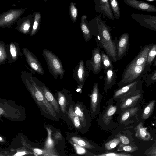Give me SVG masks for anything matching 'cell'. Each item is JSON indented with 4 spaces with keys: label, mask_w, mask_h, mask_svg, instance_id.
Masks as SVG:
<instances>
[{
    "label": "cell",
    "mask_w": 156,
    "mask_h": 156,
    "mask_svg": "<svg viewBox=\"0 0 156 156\" xmlns=\"http://www.w3.org/2000/svg\"><path fill=\"white\" fill-rule=\"evenodd\" d=\"M72 142L80 146L87 149H91L94 147L86 140L77 136L71 137Z\"/></svg>",
    "instance_id": "cell-27"
},
{
    "label": "cell",
    "mask_w": 156,
    "mask_h": 156,
    "mask_svg": "<svg viewBox=\"0 0 156 156\" xmlns=\"http://www.w3.org/2000/svg\"><path fill=\"white\" fill-rule=\"evenodd\" d=\"M73 144L76 152L79 154H84L86 153V150L84 147L80 146L75 143H71Z\"/></svg>",
    "instance_id": "cell-42"
},
{
    "label": "cell",
    "mask_w": 156,
    "mask_h": 156,
    "mask_svg": "<svg viewBox=\"0 0 156 156\" xmlns=\"http://www.w3.org/2000/svg\"><path fill=\"white\" fill-rule=\"evenodd\" d=\"M98 156H128L132 155L126 153H116L115 152H109L101 154L95 155Z\"/></svg>",
    "instance_id": "cell-40"
},
{
    "label": "cell",
    "mask_w": 156,
    "mask_h": 156,
    "mask_svg": "<svg viewBox=\"0 0 156 156\" xmlns=\"http://www.w3.org/2000/svg\"><path fill=\"white\" fill-rule=\"evenodd\" d=\"M115 73L112 67L107 69L106 72L105 82L107 84H111L114 78Z\"/></svg>",
    "instance_id": "cell-39"
},
{
    "label": "cell",
    "mask_w": 156,
    "mask_h": 156,
    "mask_svg": "<svg viewBox=\"0 0 156 156\" xmlns=\"http://www.w3.org/2000/svg\"><path fill=\"white\" fill-rule=\"evenodd\" d=\"M139 93H136L126 98L120 104V109L122 110L133 107L135 105L141 96Z\"/></svg>",
    "instance_id": "cell-16"
},
{
    "label": "cell",
    "mask_w": 156,
    "mask_h": 156,
    "mask_svg": "<svg viewBox=\"0 0 156 156\" xmlns=\"http://www.w3.org/2000/svg\"><path fill=\"white\" fill-rule=\"evenodd\" d=\"M69 11L71 20L75 23L77 17V9L73 2L70 3L69 8Z\"/></svg>",
    "instance_id": "cell-32"
},
{
    "label": "cell",
    "mask_w": 156,
    "mask_h": 156,
    "mask_svg": "<svg viewBox=\"0 0 156 156\" xmlns=\"http://www.w3.org/2000/svg\"><path fill=\"white\" fill-rule=\"evenodd\" d=\"M42 55L47 63L49 70L54 77L57 79L63 78L65 71L61 62L55 54L48 50L44 49Z\"/></svg>",
    "instance_id": "cell-4"
},
{
    "label": "cell",
    "mask_w": 156,
    "mask_h": 156,
    "mask_svg": "<svg viewBox=\"0 0 156 156\" xmlns=\"http://www.w3.org/2000/svg\"><path fill=\"white\" fill-rule=\"evenodd\" d=\"M101 61L105 69H108L112 67L111 62L108 56L103 52L101 51Z\"/></svg>",
    "instance_id": "cell-35"
},
{
    "label": "cell",
    "mask_w": 156,
    "mask_h": 156,
    "mask_svg": "<svg viewBox=\"0 0 156 156\" xmlns=\"http://www.w3.org/2000/svg\"><path fill=\"white\" fill-rule=\"evenodd\" d=\"M8 50V62L11 64L18 60L19 57L22 58L23 55L20 51L19 44L15 42H12L7 45Z\"/></svg>",
    "instance_id": "cell-13"
},
{
    "label": "cell",
    "mask_w": 156,
    "mask_h": 156,
    "mask_svg": "<svg viewBox=\"0 0 156 156\" xmlns=\"http://www.w3.org/2000/svg\"><path fill=\"white\" fill-rule=\"evenodd\" d=\"M95 4V10L98 13L114 20L115 18L110 4L109 0H94Z\"/></svg>",
    "instance_id": "cell-11"
},
{
    "label": "cell",
    "mask_w": 156,
    "mask_h": 156,
    "mask_svg": "<svg viewBox=\"0 0 156 156\" xmlns=\"http://www.w3.org/2000/svg\"><path fill=\"white\" fill-rule=\"evenodd\" d=\"M93 22L98 30L101 44L112 60L116 62L117 59L116 48L115 44L112 41L110 28L98 16L93 20Z\"/></svg>",
    "instance_id": "cell-2"
},
{
    "label": "cell",
    "mask_w": 156,
    "mask_h": 156,
    "mask_svg": "<svg viewBox=\"0 0 156 156\" xmlns=\"http://www.w3.org/2000/svg\"><path fill=\"white\" fill-rule=\"evenodd\" d=\"M41 18V15L40 13L38 12L35 13L32 28L30 33V36H34L37 32Z\"/></svg>",
    "instance_id": "cell-31"
},
{
    "label": "cell",
    "mask_w": 156,
    "mask_h": 156,
    "mask_svg": "<svg viewBox=\"0 0 156 156\" xmlns=\"http://www.w3.org/2000/svg\"><path fill=\"white\" fill-rule=\"evenodd\" d=\"M110 5L115 19L119 20L120 18V8L117 0H109Z\"/></svg>",
    "instance_id": "cell-28"
},
{
    "label": "cell",
    "mask_w": 156,
    "mask_h": 156,
    "mask_svg": "<svg viewBox=\"0 0 156 156\" xmlns=\"http://www.w3.org/2000/svg\"><path fill=\"white\" fill-rule=\"evenodd\" d=\"M135 136L139 139L144 141H147L151 139L150 133L147 131V127L143 126L142 122L137 125L136 128Z\"/></svg>",
    "instance_id": "cell-20"
},
{
    "label": "cell",
    "mask_w": 156,
    "mask_h": 156,
    "mask_svg": "<svg viewBox=\"0 0 156 156\" xmlns=\"http://www.w3.org/2000/svg\"><path fill=\"white\" fill-rule=\"evenodd\" d=\"M156 72H155L152 76V80H155L156 79Z\"/></svg>",
    "instance_id": "cell-46"
},
{
    "label": "cell",
    "mask_w": 156,
    "mask_h": 156,
    "mask_svg": "<svg viewBox=\"0 0 156 156\" xmlns=\"http://www.w3.org/2000/svg\"><path fill=\"white\" fill-rule=\"evenodd\" d=\"M22 53L25 56L27 63L31 69L38 74L43 75V69L35 56L26 48H23Z\"/></svg>",
    "instance_id": "cell-9"
},
{
    "label": "cell",
    "mask_w": 156,
    "mask_h": 156,
    "mask_svg": "<svg viewBox=\"0 0 156 156\" xmlns=\"http://www.w3.org/2000/svg\"><path fill=\"white\" fill-rule=\"evenodd\" d=\"M146 1H149V2H153V1H156V0H146Z\"/></svg>",
    "instance_id": "cell-47"
},
{
    "label": "cell",
    "mask_w": 156,
    "mask_h": 156,
    "mask_svg": "<svg viewBox=\"0 0 156 156\" xmlns=\"http://www.w3.org/2000/svg\"></svg>",
    "instance_id": "cell-50"
},
{
    "label": "cell",
    "mask_w": 156,
    "mask_h": 156,
    "mask_svg": "<svg viewBox=\"0 0 156 156\" xmlns=\"http://www.w3.org/2000/svg\"><path fill=\"white\" fill-rule=\"evenodd\" d=\"M47 130L48 131V136L46 144V148L50 150L52 148L53 143V141L51 137V131L48 129H47Z\"/></svg>",
    "instance_id": "cell-41"
},
{
    "label": "cell",
    "mask_w": 156,
    "mask_h": 156,
    "mask_svg": "<svg viewBox=\"0 0 156 156\" xmlns=\"http://www.w3.org/2000/svg\"><path fill=\"white\" fill-rule=\"evenodd\" d=\"M74 110L76 114L78 116L83 126H85L86 125V119L82 109L79 106L76 105Z\"/></svg>",
    "instance_id": "cell-33"
},
{
    "label": "cell",
    "mask_w": 156,
    "mask_h": 156,
    "mask_svg": "<svg viewBox=\"0 0 156 156\" xmlns=\"http://www.w3.org/2000/svg\"><path fill=\"white\" fill-rule=\"evenodd\" d=\"M87 17L86 15H83L82 16L80 28L85 40L86 41H88L91 38V35L89 29L85 22V20Z\"/></svg>",
    "instance_id": "cell-22"
},
{
    "label": "cell",
    "mask_w": 156,
    "mask_h": 156,
    "mask_svg": "<svg viewBox=\"0 0 156 156\" xmlns=\"http://www.w3.org/2000/svg\"><path fill=\"white\" fill-rule=\"evenodd\" d=\"M129 35L128 33L123 34L119 38L117 45V59L120 60L124 55L128 46Z\"/></svg>",
    "instance_id": "cell-14"
},
{
    "label": "cell",
    "mask_w": 156,
    "mask_h": 156,
    "mask_svg": "<svg viewBox=\"0 0 156 156\" xmlns=\"http://www.w3.org/2000/svg\"><path fill=\"white\" fill-rule=\"evenodd\" d=\"M119 138L120 142L122 144L124 145H128L129 144L130 141L129 139L126 136L124 135H121L119 136Z\"/></svg>",
    "instance_id": "cell-43"
},
{
    "label": "cell",
    "mask_w": 156,
    "mask_h": 156,
    "mask_svg": "<svg viewBox=\"0 0 156 156\" xmlns=\"http://www.w3.org/2000/svg\"><path fill=\"white\" fill-rule=\"evenodd\" d=\"M32 20L30 16L19 18L16 21V29L21 33L27 34L30 31L31 26Z\"/></svg>",
    "instance_id": "cell-15"
},
{
    "label": "cell",
    "mask_w": 156,
    "mask_h": 156,
    "mask_svg": "<svg viewBox=\"0 0 156 156\" xmlns=\"http://www.w3.org/2000/svg\"><path fill=\"white\" fill-rule=\"evenodd\" d=\"M92 60L93 71L97 73L101 69V54L97 48H94L92 51Z\"/></svg>",
    "instance_id": "cell-19"
},
{
    "label": "cell",
    "mask_w": 156,
    "mask_h": 156,
    "mask_svg": "<svg viewBox=\"0 0 156 156\" xmlns=\"http://www.w3.org/2000/svg\"><path fill=\"white\" fill-rule=\"evenodd\" d=\"M132 19L136 21L142 26L156 31V16L145 14L132 13Z\"/></svg>",
    "instance_id": "cell-8"
},
{
    "label": "cell",
    "mask_w": 156,
    "mask_h": 156,
    "mask_svg": "<svg viewBox=\"0 0 156 156\" xmlns=\"http://www.w3.org/2000/svg\"><path fill=\"white\" fill-rule=\"evenodd\" d=\"M6 138L2 134L0 133V144H5L7 143Z\"/></svg>",
    "instance_id": "cell-45"
},
{
    "label": "cell",
    "mask_w": 156,
    "mask_h": 156,
    "mask_svg": "<svg viewBox=\"0 0 156 156\" xmlns=\"http://www.w3.org/2000/svg\"><path fill=\"white\" fill-rule=\"evenodd\" d=\"M128 6L138 10L156 12V8L154 5L143 1L138 0H123Z\"/></svg>",
    "instance_id": "cell-12"
},
{
    "label": "cell",
    "mask_w": 156,
    "mask_h": 156,
    "mask_svg": "<svg viewBox=\"0 0 156 156\" xmlns=\"http://www.w3.org/2000/svg\"><path fill=\"white\" fill-rule=\"evenodd\" d=\"M58 103L60 106V108L63 112H65L66 106L65 97L64 94L60 92H58Z\"/></svg>",
    "instance_id": "cell-34"
},
{
    "label": "cell",
    "mask_w": 156,
    "mask_h": 156,
    "mask_svg": "<svg viewBox=\"0 0 156 156\" xmlns=\"http://www.w3.org/2000/svg\"><path fill=\"white\" fill-rule=\"evenodd\" d=\"M3 149V148L0 147V152Z\"/></svg>",
    "instance_id": "cell-48"
},
{
    "label": "cell",
    "mask_w": 156,
    "mask_h": 156,
    "mask_svg": "<svg viewBox=\"0 0 156 156\" xmlns=\"http://www.w3.org/2000/svg\"><path fill=\"white\" fill-rule=\"evenodd\" d=\"M138 149V148L137 146L120 144L117 149V151H125L132 152L136 151Z\"/></svg>",
    "instance_id": "cell-37"
},
{
    "label": "cell",
    "mask_w": 156,
    "mask_h": 156,
    "mask_svg": "<svg viewBox=\"0 0 156 156\" xmlns=\"http://www.w3.org/2000/svg\"><path fill=\"white\" fill-rule=\"evenodd\" d=\"M47 1V0H44V1L45 2H46Z\"/></svg>",
    "instance_id": "cell-49"
},
{
    "label": "cell",
    "mask_w": 156,
    "mask_h": 156,
    "mask_svg": "<svg viewBox=\"0 0 156 156\" xmlns=\"http://www.w3.org/2000/svg\"><path fill=\"white\" fill-rule=\"evenodd\" d=\"M156 147H154L150 150L149 151H147L146 154L148 155L156 156Z\"/></svg>",
    "instance_id": "cell-44"
},
{
    "label": "cell",
    "mask_w": 156,
    "mask_h": 156,
    "mask_svg": "<svg viewBox=\"0 0 156 156\" xmlns=\"http://www.w3.org/2000/svg\"><path fill=\"white\" fill-rule=\"evenodd\" d=\"M23 107L13 100L0 98V121L3 122L2 117L14 122H21L25 118Z\"/></svg>",
    "instance_id": "cell-3"
},
{
    "label": "cell",
    "mask_w": 156,
    "mask_h": 156,
    "mask_svg": "<svg viewBox=\"0 0 156 156\" xmlns=\"http://www.w3.org/2000/svg\"><path fill=\"white\" fill-rule=\"evenodd\" d=\"M32 74L31 73L22 71L21 74L22 82L38 106L45 113L56 118V114L55 110L34 80Z\"/></svg>",
    "instance_id": "cell-1"
},
{
    "label": "cell",
    "mask_w": 156,
    "mask_h": 156,
    "mask_svg": "<svg viewBox=\"0 0 156 156\" xmlns=\"http://www.w3.org/2000/svg\"><path fill=\"white\" fill-rule=\"evenodd\" d=\"M138 84V81H136L123 87L115 92L114 97L120 98V101H122L131 95L138 93L139 91H136Z\"/></svg>",
    "instance_id": "cell-10"
},
{
    "label": "cell",
    "mask_w": 156,
    "mask_h": 156,
    "mask_svg": "<svg viewBox=\"0 0 156 156\" xmlns=\"http://www.w3.org/2000/svg\"><path fill=\"white\" fill-rule=\"evenodd\" d=\"M117 110V107L116 106L111 105L108 107L103 116V119L105 124L109 123L112 116L115 113Z\"/></svg>",
    "instance_id": "cell-24"
},
{
    "label": "cell",
    "mask_w": 156,
    "mask_h": 156,
    "mask_svg": "<svg viewBox=\"0 0 156 156\" xmlns=\"http://www.w3.org/2000/svg\"><path fill=\"white\" fill-rule=\"evenodd\" d=\"M24 8L11 9L0 14V28H10L24 12Z\"/></svg>",
    "instance_id": "cell-6"
},
{
    "label": "cell",
    "mask_w": 156,
    "mask_h": 156,
    "mask_svg": "<svg viewBox=\"0 0 156 156\" xmlns=\"http://www.w3.org/2000/svg\"><path fill=\"white\" fill-rule=\"evenodd\" d=\"M99 101V94L98 84L95 83L94 86L90 96L91 109L92 112H95Z\"/></svg>",
    "instance_id": "cell-21"
},
{
    "label": "cell",
    "mask_w": 156,
    "mask_h": 156,
    "mask_svg": "<svg viewBox=\"0 0 156 156\" xmlns=\"http://www.w3.org/2000/svg\"><path fill=\"white\" fill-rule=\"evenodd\" d=\"M155 101L153 100L150 102L144 108L142 114V119L144 120L148 119L152 113L154 107Z\"/></svg>",
    "instance_id": "cell-30"
},
{
    "label": "cell",
    "mask_w": 156,
    "mask_h": 156,
    "mask_svg": "<svg viewBox=\"0 0 156 156\" xmlns=\"http://www.w3.org/2000/svg\"><path fill=\"white\" fill-rule=\"evenodd\" d=\"M120 142L119 138H114L105 143V147L107 150H111L115 147Z\"/></svg>",
    "instance_id": "cell-36"
},
{
    "label": "cell",
    "mask_w": 156,
    "mask_h": 156,
    "mask_svg": "<svg viewBox=\"0 0 156 156\" xmlns=\"http://www.w3.org/2000/svg\"><path fill=\"white\" fill-rule=\"evenodd\" d=\"M156 55V45L154 44L153 45L148 54L146 63L147 64H151L155 58Z\"/></svg>",
    "instance_id": "cell-38"
},
{
    "label": "cell",
    "mask_w": 156,
    "mask_h": 156,
    "mask_svg": "<svg viewBox=\"0 0 156 156\" xmlns=\"http://www.w3.org/2000/svg\"><path fill=\"white\" fill-rule=\"evenodd\" d=\"M8 50L7 45L2 41H0V64L8 62Z\"/></svg>",
    "instance_id": "cell-25"
},
{
    "label": "cell",
    "mask_w": 156,
    "mask_h": 156,
    "mask_svg": "<svg viewBox=\"0 0 156 156\" xmlns=\"http://www.w3.org/2000/svg\"><path fill=\"white\" fill-rule=\"evenodd\" d=\"M39 87L41 90L46 99L52 106L55 112H59V107L57 101L54 98L52 94L44 85Z\"/></svg>",
    "instance_id": "cell-18"
},
{
    "label": "cell",
    "mask_w": 156,
    "mask_h": 156,
    "mask_svg": "<svg viewBox=\"0 0 156 156\" xmlns=\"http://www.w3.org/2000/svg\"><path fill=\"white\" fill-rule=\"evenodd\" d=\"M68 114L75 126L77 128H80L81 125L80 119L75 113L72 105L69 107Z\"/></svg>",
    "instance_id": "cell-26"
},
{
    "label": "cell",
    "mask_w": 156,
    "mask_h": 156,
    "mask_svg": "<svg viewBox=\"0 0 156 156\" xmlns=\"http://www.w3.org/2000/svg\"><path fill=\"white\" fill-rule=\"evenodd\" d=\"M138 110L139 108L137 107H133L126 109L121 116L120 122H122L125 121L130 116L135 115Z\"/></svg>",
    "instance_id": "cell-29"
},
{
    "label": "cell",
    "mask_w": 156,
    "mask_h": 156,
    "mask_svg": "<svg viewBox=\"0 0 156 156\" xmlns=\"http://www.w3.org/2000/svg\"><path fill=\"white\" fill-rule=\"evenodd\" d=\"M151 47V45L145 47L130 63L138 65L146 63L148 54Z\"/></svg>",
    "instance_id": "cell-17"
},
{
    "label": "cell",
    "mask_w": 156,
    "mask_h": 156,
    "mask_svg": "<svg viewBox=\"0 0 156 156\" xmlns=\"http://www.w3.org/2000/svg\"><path fill=\"white\" fill-rule=\"evenodd\" d=\"M29 150L22 144L18 135L9 147L3 149L0 152V156H21L32 154Z\"/></svg>",
    "instance_id": "cell-5"
},
{
    "label": "cell",
    "mask_w": 156,
    "mask_h": 156,
    "mask_svg": "<svg viewBox=\"0 0 156 156\" xmlns=\"http://www.w3.org/2000/svg\"><path fill=\"white\" fill-rule=\"evenodd\" d=\"M146 64L138 65L130 63L123 74L120 83L122 84H126L135 80L142 73Z\"/></svg>",
    "instance_id": "cell-7"
},
{
    "label": "cell",
    "mask_w": 156,
    "mask_h": 156,
    "mask_svg": "<svg viewBox=\"0 0 156 156\" xmlns=\"http://www.w3.org/2000/svg\"><path fill=\"white\" fill-rule=\"evenodd\" d=\"M77 80L80 83H83L85 80V69L83 61L80 60L76 71Z\"/></svg>",
    "instance_id": "cell-23"
}]
</instances>
